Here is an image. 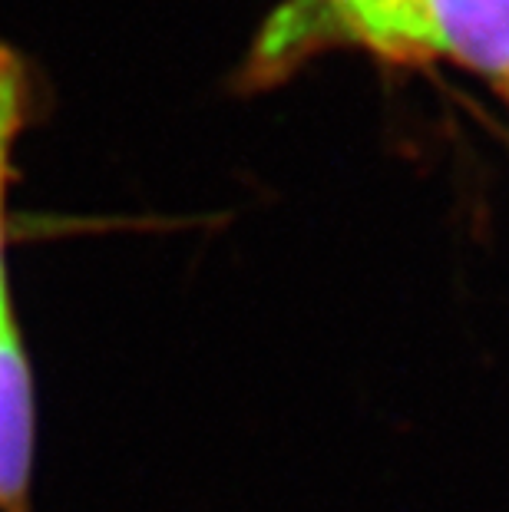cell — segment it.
<instances>
[{
    "instance_id": "6da1fadb",
    "label": "cell",
    "mask_w": 509,
    "mask_h": 512,
    "mask_svg": "<svg viewBox=\"0 0 509 512\" xmlns=\"http://www.w3.org/2000/svg\"><path fill=\"white\" fill-rule=\"evenodd\" d=\"M410 57H450L509 83V0H410Z\"/></svg>"
},
{
    "instance_id": "7a4b0ae2",
    "label": "cell",
    "mask_w": 509,
    "mask_h": 512,
    "mask_svg": "<svg viewBox=\"0 0 509 512\" xmlns=\"http://www.w3.org/2000/svg\"><path fill=\"white\" fill-rule=\"evenodd\" d=\"M37 400L14 301L0 308V512H34Z\"/></svg>"
},
{
    "instance_id": "3957f363",
    "label": "cell",
    "mask_w": 509,
    "mask_h": 512,
    "mask_svg": "<svg viewBox=\"0 0 509 512\" xmlns=\"http://www.w3.org/2000/svg\"><path fill=\"white\" fill-rule=\"evenodd\" d=\"M34 113V73L24 53L0 40V308L10 301L7 285V195L14 182V149Z\"/></svg>"
},
{
    "instance_id": "277c9868",
    "label": "cell",
    "mask_w": 509,
    "mask_h": 512,
    "mask_svg": "<svg viewBox=\"0 0 509 512\" xmlns=\"http://www.w3.org/2000/svg\"><path fill=\"white\" fill-rule=\"evenodd\" d=\"M324 10L354 40L391 57H410V0H324Z\"/></svg>"
}]
</instances>
